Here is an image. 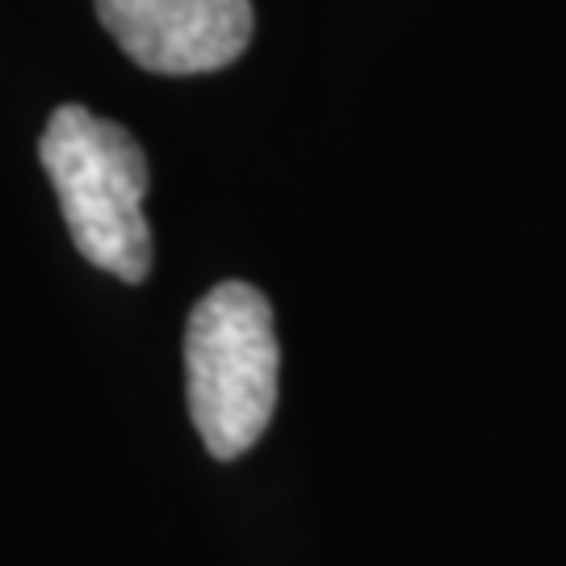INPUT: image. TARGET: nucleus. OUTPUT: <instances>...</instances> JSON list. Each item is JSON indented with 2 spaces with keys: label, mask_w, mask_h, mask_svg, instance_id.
<instances>
[{
  "label": "nucleus",
  "mask_w": 566,
  "mask_h": 566,
  "mask_svg": "<svg viewBox=\"0 0 566 566\" xmlns=\"http://www.w3.org/2000/svg\"><path fill=\"white\" fill-rule=\"evenodd\" d=\"M39 156L76 252L122 282L139 285L156 256L143 214L151 172L139 139L84 105H60L46 118Z\"/></svg>",
  "instance_id": "obj_1"
},
{
  "label": "nucleus",
  "mask_w": 566,
  "mask_h": 566,
  "mask_svg": "<svg viewBox=\"0 0 566 566\" xmlns=\"http://www.w3.org/2000/svg\"><path fill=\"white\" fill-rule=\"evenodd\" d=\"M282 348L273 306L256 285L219 282L185 319L189 416L210 458L235 462L256 446L277 407Z\"/></svg>",
  "instance_id": "obj_2"
},
{
  "label": "nucleus",
  "mask_w": 566,
  "mask_h": 566,
  "mask_svg": "<svg viewBox=\"0 0 566 566\" xmlns=\"http://www.w3.org/2000/svg\"><path fill=\"white\" fill-rule=\"evenodd\" d=\"M130 60L160 76H202L235 63L252 42V0H93Z\"/></svg>",
  "instance_id": "obj_3"
}]
</instances>
